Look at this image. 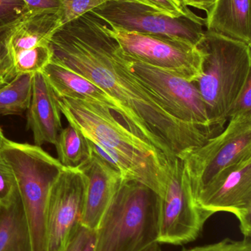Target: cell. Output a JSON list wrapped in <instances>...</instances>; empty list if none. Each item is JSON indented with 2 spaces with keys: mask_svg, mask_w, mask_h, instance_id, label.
Wrapping results in <instances>:
<instances>
[{
  "mask_svg": "<svg viewBox=\"0 0 251 251\" xmlns=\"http://www.w3.org/2000/svg\"><path fill=\"white\" fill-rule=\"evenodd\" d=\"M251 113V79L246 84L241 95L233 107L229 118L238 113Z\"/></svg>",
  "mask_w": 251,
  "mask_h": 251,
  "instance_id": "4316f807",
  "label": "cell"
},
{
  "mask_svg": "<svg viewBox=\"0 0 251 251\" xmlns=\"http://www.w3.org/2000/svg\"><path fill=\"white\" fill-rule=\"evenodd\" d=\"M216 0H184L187 6H191L199 10H204L206 13L212 8Z\"/></svg>",
  "mask_w": 251,
  "mask_h": 251,
  "instance_id": "83f0119b",
  "label": "cell"
},
{
  "mask_svg": "<svg viewBox=\"0 0 251 251\" xmlns=\"http://www.w3.org/2000/svg\"><path fill=\"white\" fill-rule=\"evenodd\" d=\"M179 159L187 171L195 197L200 188L224 170L251 159V113L231 116L222 131Z\"/></svg>",
  "mask_w": 251,
  "mask_h": 251,
  "instance_id": "8992f818",
  "label": "cell"
},
{
  "mask_svg": "<svg viewBox=\"0 0 251 251\" xmlns=\"http://www.w3.org/2000/svg\"><path fill=\"white\" fill-rule=\"evenodd\" d=\"M206 219L218 212L235 215L244 238L251 236V159L228 167L195 195Z\"/></svg>",
  "mask_w": 251,
  "mask_h": 251,
  "instance_id": "8fae6325",
  "label": "cell"
},
{
  "mask_svg": "<svg viewBox=\"0 0 251 251\" xmlns=\"http://www.w3.org/2000/svg\"><path fill=\"white\" fill-rule=\"evenodd\" d=\"M16 22L17 20L0 26V80L5 83L10 82L16 76L13 63L7 50V38Z\"/></svg>",
  "mask_w": 251,
  "mask_h": 251,
  "instance_id": "44dd1931",
  "label": "cell"
},
{
  "mask_svg": "<svg viewBox=\"0 0 251 251\" xmlns=\"http://www.w3.org/2000/svg\"><path fill=\"white\" fill-rule=\"evenodd\" d=\"M142 251H162V249H161V247L159 246V243H155L149 246L148 247L146 248Z\"/></svg>",
  "mask_w": 251,
  "mask_h": 251,
  "instance_id": "f546056e",
  "label": "cell"
},
{
  "mask_svg": "<svg viewBox=\"0 0 251 251\" xmlns=\"http://www.w3.org/2000/svg\"><path fill=\"white\" fill-rule=\"evenodd\" d=\"M111 0H60L58 12L62 26Z\"/></svg>",
  "mask_w": 251,
  "mask_h": 251,
  "instance_id": "ffe728a7",
  "label": "cell"
},
{
  "mask_svg": "<svg viewBox=\"0 0 251 251\" xmlns=\"http://www.w3.org/2000/svg\"><path fill=\"white\" fill-rule=\"evenodd\" d=\"M109 27L128 32L181 38L197 46L204 25L187 16L172 18L150 7L125 0H111L91 10Z\"/></svg>",
  "mask_w": 251,
  "mask_h": 251,
  "instance_id": "9c48e42d",
  "label": "cell"
},
{
  "mask_svg": "<svg viewBox=\"0 0 251 251\" xmlns=\"http://www.w3.org/2000/svg\"><path fill=\"white\" fill-rule=\"evenodd\" d=\"M27 115V127L33 134L35 145L56 144L61 131V112L57 97L42 73L35 74Z\"/></svg>",
  "mask_w": 251,
  "mask_h": 251,
  "instance_id": "5bb4252c",
  "label": "cell"
},
{
  "mask_svg": "<svg viewBox=\"0 0 251 251\" xmlns=\"http://www.w3.org/2000/svg\"><path fill=\"white\" fill-rule=\"evenodd\" d=\"M79 170L85 178V201L81 224L96 231L122 182V176L93 153Z\"/></svg>",
  "mask_w": 251,
  "mask_h": 251,
  "instance_id": "4fadbf2b",
  "label": "cell"
},
{
  "mask_svg": "<svg viewBox=\"0 0 251 251\" xmlns=\"http://www.w3.org/2000/svg\"><path fill=\"white\" fill-rule=\"evenodd\" d=\"M85 178L79 169L64 168L53 184L46 218L47 251H64L81 225Z\"/></svg>",
  "mask_w": 251,
  "mask_h": 251,
  "instance_id": "7c38bea8",
  "label": "cell"
},
{
  "mask_svg": "<svg viewBox=\"0 0 251 251\" xmlns=\"http://www.w3.org/2000/svg\"><path fill=\"white\" fill-rule=\"evenodd\" d=\"M0 251H32L20 197L0 206Z\"/></svg>",
  "mask_w": 251,
  "mask_h": 251,
  "instance_id": "e0dca14e",
  "label": "cell"
},
{
  "mask_svg": "<svg viewBox=\"0 0 251 251\" xmlns=\"http://www.w3.org/2000/svg\"><path fill=\"white\" fill-rule=\"evenodd\" d=\"M42 74L56 97L95 101L117 113V107L111 97L92 82L72 71L51 61Z\"/></svg>",
  "mask_w": 251,
  "mask_h": 251,
  "instance_id": "2e32d148",
  "label": "cell"
},
{
  "mask_svg": "<svg viewBox=\"0 0 251 251\" xmlns=\"http://www.w3.org/2000/svg\"><path fill=\"white\" fill-rule=\"evenodd\" d=\"M205 26L251 45V0H216L206 13Z\"/></svg>",
  "mask_w": 251,
  "mask_h": 251,
  "instance_id": "9a60e30c",
  "label": "cell"
},
{
  "mask_svg": "<svg viewBox=\"0 0 251 251\" xmlns=\"http://www.w3.org/2000/svg\"><path fill=\"white\" fill-rule=\"evenodd\" d=\"M5 82H3V81L0 80V87L3 86V85H5Z\"/></svg>",
  "mask_w": 251,
  "mask_h": 251,
  "instance_id": "1f68e13d",
  "label": "cell"
},
{
  "mask_svg": "<svg viewBox=\"0 0 251 251\" xmlns=\"http://www.w3.org/2000/svg\"><path fill=\"white\" fill-rule=\"evenodd\" d=\"M159 196L142 183L122 179L96 229L94 251H142L159 235Z\"/></svg>",
  "mask_w": 251,
  "mask_h": 251,
  "instance_id": "277c9868",
  "label": "cell"
},
{
  "mask_svg": "<svg viewBox=\"0 0 251 251\" xmlns=\"http://www.w3.org/2000/svg\"><path fill=\"white\" fill-rule=\"evenodd\" d=\"M166 185L159 196V244L182 246L195 241L207 221L196 206L182 160L175 157L167 165Z\"/></svg>",
  "mask_w": 251,
  "mask_h": 251,
  "instance_id": "ba28073f",
  "label": "cell"
},
{
  "mask_svg": "<svg viewBox=\"0 0 251 251\" xmlns=\"http://www.w3.org/2000/svg\"><path fill=\"white\" fill-rule=\"evenodd\" d=\"M30 11L23 0H0V26L12 23Z\"/></svg>",
  "mask_w": 251,
  "mask_h": 251,
  "instance_id": "cb8c5ba5",
  "label": "cell"
},
{
  "mask_svg": "<svg viewBox=\"0 0 251 251\" xmlns=\"http://www.w3.org/2000/svg\"><path fill=\"white\" fill-rule=\"evenodd\" d=\"M34 75H16L0 87V116L22 115L28 110Z\"/></svg>",
  "mask_w": 251,
  "mask_h": 251,
  "instance_id": "d6986e66",
  "label": "cell"
},
{
  "mask_svg": "<svg viewBox=\"0 0 251 251\" xmlns=\"http://www.w3.org/2000/svg\"><path fill=\"white\" fill-rule=\"evenodd\" d=\"M4 137H4V134H3L2 130H1V127H0V149H1V144H2Z\"/></svg>",
  "mask_w": 251,
  "mask_h": 251,
  "instance_id": "4dcf8cb0",
  "label": "cell"
},
{
  "mask_svg": "<svg viewBox=\"0 0 251 251\" xmlns=\"http://www.w3.org/2000/svg\"><path fill=\"white\" fill-rule=\"evenodd\" d=\"M57 101L69 125L91 143L119 155L132 168L139 182L161 195L166 185L169 161L162 151L122 125L105 104L60 97Z\"/></svg>",
  "mask_w": 251,
  "mask_h": 251,
  "instance_id": "7a4b0ae2",
  "label": "cell"
},
{
  "mask_svg": "<svg viewBox=\"0 0 251 251\" xmlns=\"http://www.w3.org/2000/svg\"><path fill=\"white\" fill-rule=\"evenodd\" d=\"M150 7L159 13L172 18L187 16L182 9L173 0H125ZM189 18V17H188Z\"/></svg>",
  "mask_w": 251,
  "mask_h": 251,
  "instance_id": "484cf974",
  "label": "cell"
},
{
  "mask_svg": "<svg viewBox=\"0 0 251 251\" xmlns=\"http://www.w3.org/2000/svg\"><path fill=\"white\" fill-rule=\"evenodd\" d=\"M197 47L203 53V74L195 85L211 126L218 134L251 79V45L206 30Z\"/></svg>",
  "mask_w": 251,
  "mask_h": 251,
  "instance_id": "3957f363",
  "label": "cell"
},
{
  "mask_svg": "<svg viewBox=\"0 0 251 251\" xmlns=\"http://www.w3.org/2000/svg\"><path fill=\"white\" fill-rule=\"evenodd\" d=\"M52 62L98 87L112 99L126 126L169 160L202 146L212 133L175 119L134 73L107 25L91 13L60 26L50 41Z\"/></svg>",
  "mask_w": 251,
  "mask_h": 251,
  "instance_id": "6da1fadb",
  "label": "cell"
},
{
  "mask_svg": "<svg viewBox=\"0 0 251 251\" xmlns=\"http://www.w3.org/2000/svg\"><path fill=\"white\" fill-rule=\"evenodd\" d=\"M173 1L178 4V6H179V7L182 9L183 11H184V13H186V15H187V17L193 19V20L195 21V22H199V23L203 24L205 26V19H203V18L197 16L195 13L191 11V10L189 8L188 6L186 4L184 0H173Z\"/></svg>",
  "mask_w": 251,
  "mask_h": 251,
  "instance_id": "f1b7e54d",
  "label": "cell"
},
{
  "mask_svg": "<svg viewBox=\"0 0 251 251\" xmlns=\"http://www.w3.org/2000/svg\"><path fill=\"white\" fill-rule=\"evenodd\" d=\"M181 251H251V238H244L243 240L225 238L218 243L193 249H184Z\"/></svg>",
  "mask_w": 251,
  "mask_h": 251,
  "instance_id": "d4e9b609",
  "label": "cell"
},
{
  "mask_svg": "<svg viewBox=\"0 0 251 251\" xmlns=\"http://www.w3.org/2000/svg\"><path fill=\"white\" fill-rule=\"evenodd\" d=\"M55 146L57 159L66 168L79 169L92 156L88 139L78 128L69 124L62 128Z\"/></svg>",
  "mask_w": 251,
  "mask_h": 251,
  "instance_id": "ac0fdd59",
  "label": "cell"
},
{
  "mask_svg": "<svg viewBox=\"0 0 251 251\" xmlns=\"http://www.w3.org/2000/svg\"><path fill=\"white\" fill-rule=\"evenodd\" d=\"M0 154L16 177L32 251H47L46 218L49 198L64 167L41 146L12 141L6 137Z\"/></svg>",
  "mask_w": 251,
  "mask_h": 251,
  "instance_id": "5b68a950",
  "label": "cell"
},
{
  "mask_svg": "<svg viewBox=\"0 0 251 251\" xmlns=\"http://www.w3.org/2000/svg\"><path fill=\"white\" fill-rule=\"evenodd\" d=\"M96 231L80 225L71 237L64 251H94Z\"/></svg>",
  "mask_w": 251,
  "mask_h": 251,
  "instance_id": "603a6c76",
  "label": "cell"
},
{
  "mask_svg": "<svg viewBox=\"0 0 251 251\" xmlns=\"http://www.w3.org/2000/svg\"><path fill=\"white\" fill-rule=\"evenodd\" d=\"M18 194L19 191L14 174L0 154V206L11 202Z\"/></svg>",
  "mask_w": 251,
  "mask_h": 251,
  "instance_id": "7402d4cb",
  "label": "cell"
},
{
  "mask_svg": "<svg viewBox=\"0 0 251 251\" xmlns=\"http://www.w3.org/2000/svg\"><path fill=\"white\" fill-rule=\"evenodd\" d=\"M125 58L134 73L162 100L173 117L214 136L218 134L211 126L206 104L195 83L168 71Z\"/></svg>",
  "mask_w": 251,
  "mask_h": 251,
  "instance_id": "30bf717a",
  "label": "cell"
},
{
  "mask_svg": "<svg viewBox=\"0 0 251 251\" xmlns=\"http://www.w3.org/2000/svg\"><path fill=\"white\" fill-rule=\"evenodd\" d=\"M107 30L127 58L168 71L194 83L201 77L203 53L193 43L168 35L128 32L108 25Z\"/></svg>",
  "mask_w": 251,
  "mask_h": 251,
  "instance_id": "52a82bcc",
  "label": "cell"
}]
</instances>
